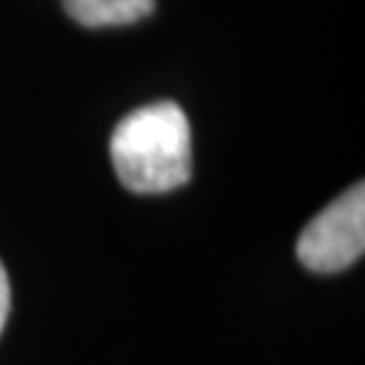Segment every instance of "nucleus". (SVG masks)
<instances>
[{"mask_svg": "<svg viewBox=\"0 0 365 365\" xmlns=\"http://www.w3.org/2000/svg\"><path fill=\"white\" fill-rule=\"evenodd\" d=\"M114 171L121 185L138 195L171 192L192 173L190 121L171 100L128 112L109 140Z\"/></svg>", "mask_w": 365, "mask_h": 365, "instance_id": "obj_1", "label": "nucleus"}, {"mask_svg": "<svg viewBox=\"0 0 365 365\" xmlns=\"http://www.w3.org/2000/svg\"><path fill=\"white\" fill-rule=\"evenodd\" d=\"M365 252V185L330 202L297 240V257L313 273H339Z\"/></svg>", "mask_w": 365, "mask_h": 365, "instance_id": "obj_2", "label": "nucleus"}, {"mask_svg": "<svg viewBox=\"0 0 365 365\" xmlns=\"http://www.w3.org/2000/svg\"><path fill=\"white\" fill-rule=\"evenodd\" d=\"M157 0H64V10L88 29L135 24L155 12Z\"/></svg>", "mask_w": 365, "mask_h": 365, "instance_id": "obj_3", "label": "nucleus"}, {"mask_svg": "<svg viewBox=\"0 0 365 365\" xmlns=\"http://www.w3.org/2000/svg\"><path fill=\"white\" fill-rule=\"evenodd\" d=\"M7 316H10V277L0 261V332L7 323Z\"/></svg>", "mask_w": 365, "mask_h": 365, "instance_id": "obj_4", "label": "nucleus"}]
</instances>
